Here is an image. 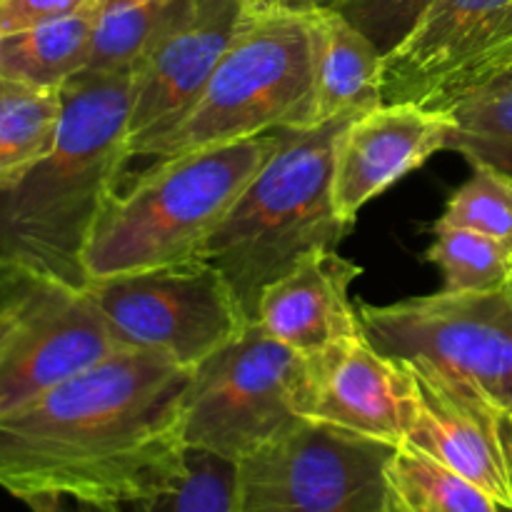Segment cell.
I'll list each match as a JSON object with an SVG mask.
<instances>
[{
  "mask_svg": "<svg viewBox=\"0 0 512 512\" xmlns=\"http://www.w3.org/2000/svg\"><path fill=\"white\" fill-rule=\"evenodd\" d=\"M193 370L118 350L0 418V488L130 505L185 470L183 400Z\"/></svg>",
  "mask_w": 512,
  "mask_h": 512,
  "instance_id": "6da1fadb",
  "label": "cell"
},
{
  "mask_svg": "<svg viewBox=\"0 0 512 512\" xmlns=\"http://www.w3.org/2000/svg\"><path fill=\"white\" fill-rule=\"evenodd\" d=\"M133 73H78L60 88L53 153L0 193V260L75 290L88 285L85 248L130 160Z\"/></svg>",
  "mask_w": 512,
  "mask_h": 512,
  "instance_id": "7a4b0ae2",
  "label": "cell"
},
{
  "mask_svg": "<svg viewBox=\"0 0 512 512\" xmlns=\"http://www.w3.org/2000/svg\"><path fill=\"white\" fill-rule=\"evenodd\" d=\"M358 115L278 130L268 163L210 233L200 258L228 278L253 323L263 290L315 250L338 248L348 225L333 200L335 143Z\"/></svg>",
  "mask_w": 512,
  "mask_h": 512,
  "instance_id": "3957f363",
  "label": "cell"
},
{
  "mask_svg": "<svg viewBox=\"0 0 512 512\" xmlns=\"http://www.w3.org/2000/svg\"><path fill=\"white\" fill-rule=\"evenodd\" d=\"M278 143L273 130L160 158L128 193L115 190L85 248L88 280L200 258L210 233Z\"/></svg>",
  "mask_w": 512,
  "mask_h": 512,
  "instance_id": "277c9868",
  "label": "cell"
},
{
  "mask_svg": "<svg viewBox=\"0 0 512 512\" xmlns=\"http://www.w3.org/2000/svg\"><path fill=\"white\" fill-rule=\"evenodd\" d=\"M315 108L308 10L253 0L200 98L145 155L173 158L273 130L310 128L318 125Z\"/></svg>",
  "mask_w": 512,
  "mask_h": 512,
  "instance_id": "5b68a950",
  "label": "cell"
},
{
  "mask_svg": "<svg viewBox=\"0 0 512 512\" xmlns=\"http://www.w3.org/2000/svg\"><path fill=\"white\" fill-rule=\"evenodd\" d=\"M83 293L120 348L153 350L188 370L250 325L233 285L205 258L88 280Z\"/></svg>",
  "mask_w": 512,
  "mask_h": 512,
  "instance_id": "8992f818",
  "label": "cell"
},
{
  "mask_svg": "<svg viewBox=\"0 0 512 512\" xmlns=\"http://www.w3.org/2000/svg\"><path fill=\"white\" fill-rule=\"evenodd\" d=\"M303 378L305 355L250 323L190 375L185 445L238 463L300 420Z\"/></svg>",
  "mask_w": 512,
  "mask_h": 512,
  "instance_id": "52a82bcc",
  "label": "cell"
},
{
  "mask_svg": "<svg viewBox=\"0 0 512 512\" xmlns=\"http://www.w3.org/2000/svg\"><path fill=\"white\" fill-rule=\"evenodd\" d=\"M393 445L295 420L238 460L235 512H383Z\"/></svg>",
  "mask_w": 512,
  "mask_h": 512,
  "instance_id": "ba28073f",
  "label": "cell"
},
{
  "mask_svg": "<svg viewBox=\"0 0 512 512\" xmlns=\"http://www.w3.org/2000/svg\"><path fill=\"white\" fill-rule=\"evenodd\" d=\"M360 325L385 358H425L468 380L512 413V280L488 293H440L358 305Z\"/></svg>",
  "mask_w": 512,
  "mask_h": 512,
  "instance_id": "9c48e42d",
  "label": "cell"
},
{
  "mask_svg": "<svg viewBox=\"0 0 512 512\" xmlns=\"http://www.w3.org/2000/svg\"><path fill=\"white\" fill-rule=\"evenodd\" d=\"M512 70V0H433L383 58V105L445 113Z\"/></svg>",
  "mask_w": 512,
  "mask_h": 512,
  "instance_id": "30bf717a",
  "label": "cell"
},
{
  "mask_svg": "<svg viewBox=\"0 0 512 512\" xmlns=\"http://www.w3.org/2000/svg\"><path fill=\"white\" fill-rule=\"evenodd\" d=\"M408 380L400 448L418 450L512 508V413L425 358L398 360Z\"/></svg>",
  "mask_w": 512,
  "mask_h": 512,
  "instance_id": "8fae6325",
  "label": "cell"
},
{
  "mask_svg": "<svg viewBox=\"0 0 512 512\" xmlns=\"http://www.w3.org/2000/svg\"><path fill=\"white\" fill-rule=\"evenodd\" d=\"M253 0H175L133 73L128 155L163 138L193 108Z\"/></svg>",
  "mask_w": 512,
  "mask_h": 512,
  "instance_id": "7c38bea8",
  "label": "cell"
},
{
  "mask_svg": "<svg viewBox=\"0 0 512 512\" xmlns=\"http://www.w3.org/2000/svg\"><path fill=\"white\" fill-rule=\"evenodd\" d=\"M123 350L83 290L35 275L23 323L0 353V418Z\"/></svg>",
  "mask_w": 512,
  "mask_h": 512,
  "instance_id": "4fadbf2b",
  "label": "cell"
},
{
  "mask_svg": "<svg viewBox=\"0 0 512 512\" xmlns=\"http://www.w3.org/2000/svg\"><path fill=\"white\" fill-rule=\"evenodd\" d=\"M298 415L400 448L408 423V380L363 335L305 355Z\"/></svg>",
  "mask_w": 512,
  "mask_h": 512,
  "instance_id": "5bb4252c",
  "label": "cell"
},
{
  "mask_svg": "<svg viewBox=\"0 0 512 512\" xmlns=\"http://www.w3.org/2000/svg\"><path fill=\"white\" fill-rule=\"evenodd\" d=\"M450 115L418 105H380L350 120L335 143L333 200L338 218L353 228L373 198L440 150H450Z\"/></svg>",
  "mask_w": 512,
  "mask_h": 512,
  "instance_id": "9a60e30c",
  "label": "cell"
},
{
  "mask_svg": "<svg viewBox=\"0 0 512 512\" xmlns=\"http://www.w3.org/2000/svg\"><path fill=\"white\" fill-rule=\"evenodd\" d=\"M363 273L333 250H315L263 290L253 323L298 353L310 355L338 340L363 335L350 285Z\"/></svg>",
  "mask_w": 512,
  "mask_h": 512,
  "instance_id": "2e32d148",
  "label": "cell"
},
{
  "mask_svg": "<svg viewBox=\"0 0 512 512\" xmlns=\"http://www.w3.org/2000/svg\"><path fill=\"white\" fill-rule=\"evenodd\" d=\"M313 30L315 118L318 123L338 115H365L380 108L383 53L345 15L330 5L308 10Z\"/></svg>",
  "mask_w": 512,
  "mask_h": 512,
  "instance_id": "e0dca14e",
  "label": "cell"
},
{
  "mask_svg": "<svg viewBox=\"0 0 512 512\" xmlns=\"http://www.w3.org/2000/svg\"><path fill=\"white\" fill-rule=\"evenodd\" d=\"M100 5L0 33V75L60 90L88 63Z\"/></svg>",
  "mask_w": 512,
  "mask_h": 512,
  "instance_id": "ac0fdd59",
  "label": "cell"
},
{
  "mask_svg": "<svg viewBox=\"0 0 512 512\" xmlns=\"http://www.w3.org/2000/svg\"><path fill=\"white\" fill-rule=\"evenodd\" d=\"M63 98L0 75V193L15 188L58 143Z\"/></svg>",
  "mask_w": 512,
  "mask_h": 512,
  "instance_id": "d6986e66",
  "label": "cell"
},
{
  "mask_svg": "<svg viewBox=\"0 0 512 512\" xmlns=\"http://www.w3.org/2000/svg\"><path fill=\"white\" fill-rule=\"evenodd\" d=\"M385 480L405 512H503L485 490L418 450L395 448Z\"/></svg>",
  "mask_w": 512,
  "mask_h": 512,
  "instance_id": "ffe728a7",
  "label": "cell"
},
{
  "mask_svg": "<svg viewBox=\"0 0 512 512\" xmlns=\"http://www.w3.org/2000/svg\"><path fill=\"white\" fill-rule=\"evenodd\" d=\"M450 150L512 175V70L450 110Z\"/></svg>",
  "mask_w": 512,
  "mask_h": 512,
  "instance_id": "44dd1931",
  "label": "cell"
},
{
  "mask_svg": "<svg viewBox=\"0 0 512 512\" xmlns=\"http://www.w3.org/2000/svg\"><path fill=\"white\" fill-rule=\"evenodd\" d=\"M430 263L443 270L445 293H488L512 280V248L470 228L433 225Z\"/></svg>",
  "mask_w": 512,
  "mask_h": 512,
  "instance_id": "7402d4cb",
  "label": "cell"
},
{
  "mask_svg": "<svg viewBox=\"0 0 512 512\" xmlns=\"http://www.w3.org/2000/svg\"><path fill=\"white\" fill-rule=\"evenodd\" d=\"M173 3L175 0H140L113 8L100 5L83 73L113 75L135 70Z\"/></svg>",
  "mask_w": 512,
  "mask_h": 512,
  "instance_id": "603a6c76",
  "label": "cell"
},
{
  "mask_svg": "<svg viewBox=\"0 0 512 512\" xmlns=\"http://www.w3.org/2000/svg\"><path fill=\"white\" fill-rule=\"evenodd\" d=\"M233 460L188 448L185 470L168 490L130 503V512H235Z\"/></svg>",
  "mask_w": 512,
  "mask_h": 512,
  "instance_id": "cb8c5ba5",
  "label": "cell"
},
{
  "mask_svg": "<svg viewBox=\"0 0 512 512\" xmlns=\"http://www.w3.org/2000/svg\"><path fill=\"white\" fill-rule=\"evenodd\" d=\"M435 225L470 228L512 248V175L473 163V175L460 185Z\"/></svg>",
  "mask_w": 512,
  "mask_h": 512,
  "instance_id": "d4e9b609",
  "label": "cell"
},
{
  "mask_svg": "<svg viewBox=\"0 0 512 512\" xmlns=\"http://www.w3.org/2000/svg\"><path fill=\"white\" fill-rule=\"evenodd\" d=\"M433 0H330L385 55L405 40Z\"/></svg>",
  "mask_w": 512,
  "mask_h": 512,
  "instance_id": "484cf974",
  "label": "cell"
},
{
  "mask_svg": "<svg viewBox=\"0 0 512 512\" xmlns=\"http://www.w3.org/2000/svg\"><path fill=\"white\" fill-rule=\"evenodd\" d=\"M103 0H0V33L93 8Z\"/></svg>",
  "mask_w": 512,
  "mask_h": 512,
  "instance_id": "4316f807",
  "label": "cell"
},
{
  "mask_svg": "<svg viewBox=\"0 0 512 512\" xmlns=\"http://www.w3.org/2000/svg\"><path fill=\"white\" fill-rule=\"evenodd\" d=\"M35 273L8 263L5 268L3 288H0V353L13 338L18 325L23 323L25 308H28L30 293H33Z\"/></svg>",
  "mask_w": 512,
  "mask_h": 512,
  "instance_id": "83f0119b",
  "label": "cell"
},
{
  "mask_svg": "<svg viewBox=\"0 0 512 512\" xmlns=\"http://www.w3.org/2000/svg\"><path fill=\"white\" fill-rule=\"evenodd\" d=\"M23 503L30 512H123L120 505L93 503V500H78L68 495H33Z\"/></svg>",
  "mask_w": 512,
  "mask_h": 512,
  "instance_id": "f1b7e54d",
  "label": "cell"
},
{
  "mask_svg": "<svg viewBox=\"0 0 512 512\" xmlns=\"http://www.w3.org/2000/svg\"><path fill=\"white\" fill-rule=\"evenodd\" d=\"M273 3L288 5V8H298V10H310V8H318V5H328L330 0H273Z\"/></svg>",
  "mask_w": 512,
  "mask_h": 512,
  "instance_id": "f546056e",
  "label": "cell"
},
{
  "mask_svg": "<svg viewBox=\"0 0 512 512\" xmlns=\"http://www.w3.org/2000/svg\"><path fill=\"white\" fill-rule=\"evenodd\" d=\"M383 512H405L403 508H400L398 505V500L393 498V493H390V498H388V505H385V510Z\"/></svg>",
  "mask_w": 512,
  "mask_h": 512,
  "instance_id": "4dcf8cb0",
  "label": "cell"
},
{
  "mask_svg": "<svg viewBox=\"0 0 512 512\" xmlns=\"http://www.w3.org/2000/svg\"><path fill=\"white\" fill-rule=\"evenodd\" d=\"M128 3H140V0H103V8H113V5H128Z\"/></svg>",
  "mask_w": 512,
  "mask_h": 512,
  "instance_id": "1f68e13d",
  "label": "cell"
},
{
  "mask_svg": "<svg viewBox=\"0 0 512 512\" xmlns=\"http://www.w3.org/2000/svg\"><path fill=\"white\" fill-rule=\"evenodd\" d=\"M5 268H8V263H5V260H0V288H3V280H5Z\"/></svg>",
  "mask_w": 512,
  "mask_h": 512,
  "instance_id": "d6a6232c",
  "label": "cell"
},
{
  "mask_svg": "<svg viewBox=\"0 0 512 512\" xmlns=\"http://www.w3.org/2000/svg\"><path fill=\"white\" fill-rule=\"evenodd\" d=\"M503 512H512V508H503Z\"/></svg>",
  "mask_w": 512,
  "mask_h": 512,
  "instance_id": "836d02e7",
  "label": "cell"
}]
</instances>
